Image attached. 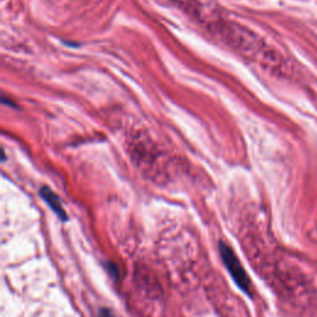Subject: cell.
<instances>
[{"label": "cell", "instance_id": "2", "mask_svg": "<svg viewBox=\"0 0 317 317\" xmlns=\"http://www.w3.org/2000/svg\"><path fill=\"white\" fill-rule=\"evenodd\" d=\"M219 253H221V258L223 260L227 270L229 271V274L233 278V280L236 281L238 288L247 295H252V283H250V279L248 276V274L245 273L242 263L238 259L236 253L232 250L231 247L224 244L223 242L219 243Z\"/></svg>", "mask_w": 317, "mask_h": 317}, {"label": "cell", "instance_id": "3", "mask_svg": "<svg viewBox=\"0 0 317 317\" xmlns=\"http://www.w3.org/2000/svg\"><path fill=\"white\" fill-rule=\"evenodd\" d=\"M40 195L44 198L45 202L49 205V207L57 214V217L61 221H67V213H66L65 208H63L62 203H61L60 198H58V196L56 193L52 192L49 187H42L40 190Z\"/></svg>", "mask_w": 317, "mask_h": 317}, {"label": "cell", "instance_id": "1", "mask_svg": "<svg viewBox=\"0 0 317 317\" xmlns=\"http://www.w3.org/2000/svg\"><path fill=\"white\" fill-rule=\"evenodd\" d=\"M208 29L218 41L227 45L231 49L240 52L243 55L255 56L258 52V41L254 34L240 26L239 24H234L232 21L217 20L208 24Z\"/></svg>", "mask_w": 317, "mask_h": 317}, {"label": "cell", "instance_id": "5", "mask_svg": "<svg viewBox=\"0 0 317 317\" xmlns=\"http://www.w3.org/2000/svg\"><path fill=\"white\" fill-rule=\"evenodd\" d=\"M99 317H114V315L112 314V311H110V310L102 309L101 312H99Z\"/></svg>", "mask_w": 317, "mask_h": 317}, {"label": "cell", "instance_id": "4", "mask_svg": "<svg viewBox=\"0 0 317 317\" xmlns=\"http://www.w3.org/2000/svg\"><path fill=\"white\" fill-rule=\"evenodd\" d=\"M106 265H107V270H108V273H109L110 275L113 276V278H114V279H119V278H120L119 268H118V266L115 265V264H113V263L108 262L107 264H106Z\"/></svg>", "mask_w": 317, "mask_h": 317}]
</instances>
